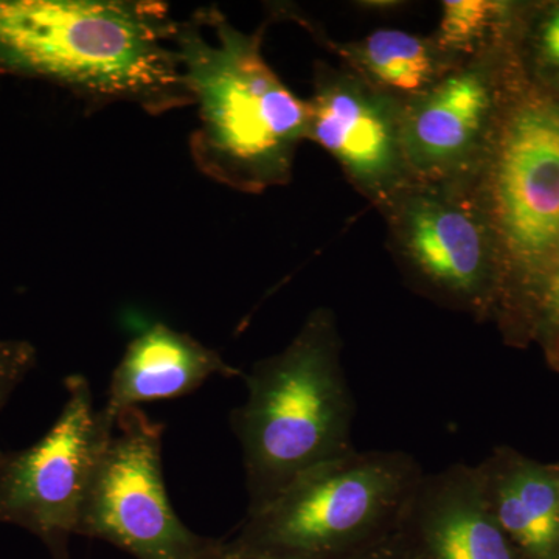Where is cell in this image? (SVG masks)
<instances>
[{
    "instance_id": "12",
    "label": "cell",
    "mask_w": 559,
    "mask_h": 559,
    "mask_svg": "<svg viewBox=\"0 0 559 559\" xmlns=\"http://www.w3.org/2000/svg\"><path fill=\"white\" fill-rule=\"evenodd\" d=\"M245 377L216 349L157 322L124 349L112 371L103 411L116 421L121 412L151 401L175 400L200 389L210 378Z\"/></svg>"
},
{
    "instance_id": "11",
    "label": "cell",
    "mask_w": 559,
    "mask_h": 559,
    "mask_svg": "<svg viewBox=\"0 0 559 559\" xmlns=\"http://www.w3.org/2000/svg\"><path fill=\"white\" fill-rule=\"evenodd\" d=\"M396 536L406 559H524L489 513L476 469L466 463L425 473Z\"/></svg>"
},
{
    "instance_id": "9",
    "label": "cell",
    "mask_w": 559,
    "mask_h": 559,
    "mask_svg": "<svg viewBox=\"0 0 559 559\" xmlns=\"http://www.w3.org/2000/svg\"><path fill=\"white\" fill-rule=\"evenodd\" d=\"M495 49L454 66L425 94L403 103V150L414 182L476 179L500 121Z\"/></svg>"
},
{
    "instance_id": "20",
    "label": "cell",
    "mask_w": 559,
    "mask_h": 559,
    "mask_svg": "<svg viewBox=\"0 0 559 559\" xmlns=\"http://www.w3.org/2000/svg\"><path fill=\"white\" fill-rule=\"evenodd\" d=\"M218 559H270L264 557H259V555H250L242 554V551L231 550L229 546H227L226 540H224V550L221 554Z\"/></svg>"
},
{
    "instance_id": "4",
    "label": "cell",
    "mask_w": 559,
    "mask_h": 559,
    "mask_svg": "<svg viewBox=\"0 0 559 559\" xmlns=\"http://www.w3.org/2000/svg\"><path fill=\"white\" fill-rule=\"evenodd\" d=\"M481 173L500 259L492 319L507 344L527 347L559 250V98L528 95L507 109Z\"/></svg>"
},
{
    "instance_id": "1",
    "label": "cell",
    "mask_w": 559,
    "mask_h": 559,
    "mask_svg": "<svg viewBox=\"0 0 559 559\" xmlns=\"http://www.w3.org/2000/svg\"><path fill=\"white\" fill-rule=\"evenodd\" d=\"M178 22L154 0H0V72L160 116L193 106Z\"/></svg>"
},
{
    "instance_id": "13",
    "label": "cell",
    "mask_w": 559,
    "mask_h": 559,
    "mask_svg": "<svg viewBox=\"0 0 559 559\" xmlns=\"http://www.w3.org/2000/svg\"><path fill=\"white\" fill-rule=\"evenodd\" d=\"M489 513L524 559H559L557 463L500 444L474 465Z\"/></svg>"
},
{
    "instance_id": "2",
    "label": "cell",
    "mask_w": 559,
    "mask_h": 559,
    "mask_svg": "<svg viewBox=\"0 0 559 559\" xmlns=\"http://www.w3.org/2000/svg\"><path fill=\"white\" fill-rule=\"evenodd\" d=\"M178 22L175 47L198 108L190 151L202 175L259 194L285 186L308 140L310 109L264 60V28L246 33L215 7Z\"/></svg>"
},
{
    "instance_id": "21",
    "label": "cell",
    "mask_w": 559,
    "mask_h": 559,
    "mask_svg": "<svg viewBox=\"0 0 559 559\" xmlns=\"http://www.w3.org/2000/svg\"><path fill=\"white\" fill-rule=\"evenodd\" d=\"M557 468H558V480H559V462H557Z\"/></svg>"
},
{
    "instance_id": "17",
    "label": "cell",
    "mask_w": 559,
    "mask_h": 559,
    "mask_svg": "<svg viewBox=\"0 0 559 559\" xmlns=\"http://www.w3.org/2000/svg\"><path fill=\"white\" fill-rule=\"evenodd\" d=\"M533 344L543 352L549 369L559 373V250L540 294L533 326Z\"/></svg>"
},
{
    "instance_id": "6",
    "label": "cell",
    "mask_w": 559,
    "mask_h": 559,
    "mask_svg": "<svg viewBox=\"0 0 559 559\" xmlns=\"http://www.w3.org/2000/svg\"><path fill=\"white\" fill-rule=\"evenodd\" d=\"M385 212L393 252L415 289L474 319L495 318L499 246L479 179L412 182Z\"/></svg>"
},
{
    "instance_id": "15",
    "label": "cell",
    "mask_w": 559,
    "mask_h": 559,
    "mask_svg": "<svg viewBox=\"0 0 559 559\" xmlns=\"http://www.w3.org/2000/svg\"><path fill=\"white\" fill-rule=\"evenodd\" d=\"M510 5L492 0H444L436 44L450 57L471 58L491 49L509 16Z\"/></svg>"
},
{
    "instance_id": "7",
    "label": "cell",
    "mask_w": 559,
    "mask_h": 559,
    "mask_svg": "<svg viewBox=\"0 0 559 559\" xmlns=\"http://www.w3.org/2000/svg\"><path fill=\"white\" fill-rule=\"evenodd\" d=\"M64 389L57 421L36 443L0 450V524L27 530L53 559H69L70 538L116 429L95 406L87 378L70 374Z\"/></svg>"
},
{
    "instance_id": "5",
    "label": "cell",
    "mask_w": 559,
    "mask_h": 559,
    "mask_svg": "<svg viewBox=\"0 0 559 559\" xmlns=\"http://www.w3.org/2000/svg\"><path fill=\"white\" fill-rule=\"evenodd\" d=\"M425 471L404 451H358L301 474L246 514L231 550L270 559H344L395 535Z\"/></svg>"
},
{
    "instance_id": "19",
    "label": "cell",
    "mask_w": 559,
    "mask_h": 559,
    "mask_svg": "<svg viewBox=\"0 0 559 559\" xmlns=\"http://www.w3.org/2000/svg\"><path fill=\"white\" fill-rule=\"evenodd\" d=\"M344 559H406L404 551L401 549L399 536L392 535L390 538L367 547V549L358 551V554L349 555Z\"/></svg>"
},
{
    "instance_id": "8",
    "label": "cell",
    "mask_w": 559,
    "mask_h": 559,
    "mask_svg": "<svg viewBox=\"0 0 559 559\" xmlns=\"http://www.w3.org/2000/svg\"><path fill=\"white\" fill-rule=\"evenodd\" d=\"M164 426L140 407L121 412L81 510L76 535L135 559H218L224 540L187 527L168 498Z\"/></svg>"
},
{
    "instance_id": "3",
    "label": "cell",
    "mask_w": 559,
    "mask_h": 559,
    "mask_svg": "<svg viewBox=\"0 0 559 559\" xmlns=\"http://www.w3.org/2000/svg\"><path fill=\"white\" fill-rule=\"evenodd\" d=\"M242 378L248 395L230 423L242 451L248 513H255L301 474L356 450V403L334 312L312 311L282 352L257 360Z\"/></svg>"
},
{
    "instance_id": "14",
    "label": "cell",
    "mask_w": 559,
    "mask_h": 559,
    "mask_svg": "<svg viewBox=\"0 0 559 559\" xmlns=\"http://www.w3.org/2000/svg\"><path fill=\"white\" fill-rule=\"evenodd\" d=\"M334 49L353 73L403 102L425 94L454 68L436 40L399 28H378Z\"/></svg>"
},
{
    "instance_id": "16",
    "label": "cell",
    "mask_w": 559,
    "mask_h": 559,
    "mask_svg": "<svg viewBox=\"0 0 559 559\" xmlns=\"http://www.w3.org/2000/svg\"><path fill=\"white\" fill-rule=\"evenodd\" d=\"M522 47L525 66L536 83L559 92V2L546 3L530 17Z\"/></svg>"
},
{
    "instance_id": "18",
    "label": "cell",
    "mask_w": 559,
    "mask_h": 559,
    "mask_svg": "<svg viewBox=\"0 0 559 559\" xmlns=\"http://www.w3.org/2000/svg\"><path fill=\"white\" fill-rule=\"evenodd\" d=\"M35 345L28 341L0 337V411L36 364Z\"/></svg>"
},
{
    "instance_id": "10",
    "label": "cell",
    "mask_w": 559,
    "mask_h": 559,
    "mask_svg": "<svg viewBox=\"0 0 559 559\" xmlns=\"http://www.w3.org/2000/svg\"><path fill=\"white\" fill-rule=\"evenodd\" d=\"M403 103L352 70L325 62L314 70L308 140L382 209L414 182L403 150Z\"/></svg>"
}]
</instances>
